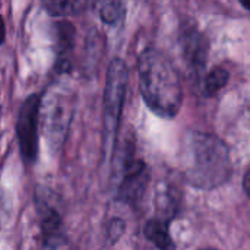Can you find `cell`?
I'll return each mask as SVG.
<instances>
[{"mask_svg":"<svg viewBox=\"0 0 250 250\" xmlns=\"http://www.w3.org/2000/svg\"><path fill=\"white\" fill-rule=\"evenodd\" d=\"M202 250H217V249H202Z\"/></svg>","mask_w":250,"mask_h":250,"instance_id":"cell-16","label":"cell"},{"mask_svg":"<svg viewBox=\"0 0 250 250\" xmlns=\"http://www.w3.org/2000/svg\"><path fill=\"white\" fill-rule=\"evenodd\" d=\"M37 212H38V221H40L41 237L44 245L50 249L60 246L64 240V236H63V223L59 212L53 207H48L44 202H37Z\"/></svg>","mask_w":250,"mask_h":250,"instance_id":"cell-7","label":"cell"},{"mask_svg":"<svg viewBox=\"0 0 250 250\" xmlns=\"http://www.w3.org/2000/svg\"><path fill=\"white\" fill-rule=\"evenodd\" d=\"M168 221L163 218H152L144 227V236L160 250H176V245L170 234Z\"/></svg>","mask_w":250,"mask_h":250,"instance_id":"cell-8","label":"cell"},{"mask_svg":"<svg viewBox=\"0 0 250 250\" xmlns=\"http://www.w3.org/2000/svg\"><path fill=\"white\" fill-rule=\"evenodd\" d=\"M73 94L62 88H50L40 98L38 123L44 129V135L51 145H60L73 116Z\"/></svg>","mask_w":250,"mask_h":250,"instance_id":"cell-3","label":"cell"},{"mask_svg":"<svg viewBox=\"0 0 250 250\" xmlns=\"http://www.w3.org/2000/svg\"><path fill=\"white\" fill-rule=\"evenodd\" d=\"M179 41L188 67L195 73L202 72V69H205L209 51V44L205 34H202L195 25H188L182 29Z\"/></svg>","mask_w":250,"mask_h":250,"instance_id":"cell-6","label":"cell"},{"mask_svg":"<svg viewBox=\"0 0 250 250\" xmlns=\"http://www.w3.org/2000/svg\"><path fill=\"white\" fill-rule=\"evenodd\" d=\"M139 88L146 105L158 116L174 117L183 101L177 69L164 53L146 48L139 57Z\"/></svg>","mask_w":250,"mask_h":250,"instance_id":"cell-1","label":"cell"},{"mask_svg":"<svg viewBox=\"0 0 250 250\" xmlns=\"http://www.w3.org/2000/svg\"><path fill=\"white\" fill-rule=\"evenodd\" d=\"M40 94H32L25 100L21 107L16 133L21 146V152L26 161H34L38 151V108H40Z\"/></svg>","mask_w":250,"mask_h":250,"instance_id":"cell-5","label":"cell"},{"mask_svg":"<svg viewBox=\"0 0 250 250\" xmlns=\"http://www.w3.org/2000/svg\"><path fill=\"white\" fill-rule=\"evenodd\" d=\"M127 82L129 69L126 63L119 57L113 59L108 64L104 89V133L110 144L114 142L119 130Z\"/></svg>","mask_w":250,"mask_h":250,"instance_id":"cell-4","label":"cell"},{"mask_svg":"<svg viewBox=\"0 0 250 250\" xmlns=\"http://www.w3.org/2000/svg\"><path fill=\"white\" fill-rule=\"evenodd\" d=\"M240 3H242V6L246 9V10H249L250 9V0H239Z\"/></svg>","mask_w":250,"mask_h":250,"instance_id":"cell-15","label":"cell"},{"mask_svg":"<svg viewBox=\"0 0 250 250\" xmlns=\"http://www.w3.org/2000/svg\"><path fill=\"white\" fill-rule=\"evenodd\" d=\"M3 40H4V22L0 16V42H3Z\"/></svg>","mask_w":250,"mask_h":250,"instance_id":"cell-14","label":"cell"},{"mask_svg":"<svg viewBox=\"0 0 250 250\" xmlns=\"http://www.w3.org/2000/svg\"><path fill=\"white\" fill-rule=\"evenodd\" d=\"M125 233V221L116 218V220H111L110 224H108V229H107V237L111 243L117 242L122 234Z\"/></svg>","mask_w":250,"mask_h":250,"instance_id":"cell-12","label":"cell"},{"mask_svg":"<svg viewBox=\"0 0 250 250\" xmlns=\"http://www.w3.org/2000/svg\"><path fill=\"white\" fill-rule=\"evenodd\" d=\"M42 4L48 15L60 18L78 13L83 6V0H42Z\"/></svg>","mask_w":250,"mask_h":250,"instance_id":"cell-10","label":"cell"},{"mask_svg":"<svg viewBox=\"0 0 250 250\" xmlns=\"http://www.w3.org/2000/svg\"><path fill=\"white\" fill-rule=\"evenodd\" d=\"M243 186H245V190H246V195H250V189H249V171H246V174H245V179H243Z\"/></svg>","mask_w":250,"mask_h":250,"instance_id":"cell-13","label":"cell"},{"mask_svg":"<svg viewBox=\"0 0 250 250\" xmlns=\"http://www.w3.org/2000/svg\"><path fill=\"white\" fill-rule=\"evenodd\" d=\"M100 18L107 25H117L123 16L122 0H100Z\"/></svg>","mask_w":250,"mask_h":250,"instance_id":"cell-11","label":"cell"},{"mask_svg":"<svg viewBox=\"0 0 250 250\" xmlns=\"http://www.w3.org/2000/svg\"><path fill=\"white\" fill-rule=\"evenodd\" d=\"M186 180L198 189H215L231 176V160L227 145L217 136L192 132L186 138L183 155Z\"/></svg>","mask_w":250,"mask_h":250,"instance_id":"cell-2","label":"cell"},{"mask_svg":"<svg viewBox=\"0 0 250 250\" xmlns=\"http://www.w3.org/2000/svg\"><path fill=\"white\" fill-rule=\"evenodd\" d=\"M230 73L226 67L217 66L214 67L204 79V85H202V91L207 97H212L215 95L218 91H221L227 82H229Z\"/></svg>","mask_w":250,"mask_h":250,"instance_id":"cell-9","label":"cell"}]
</instances>
